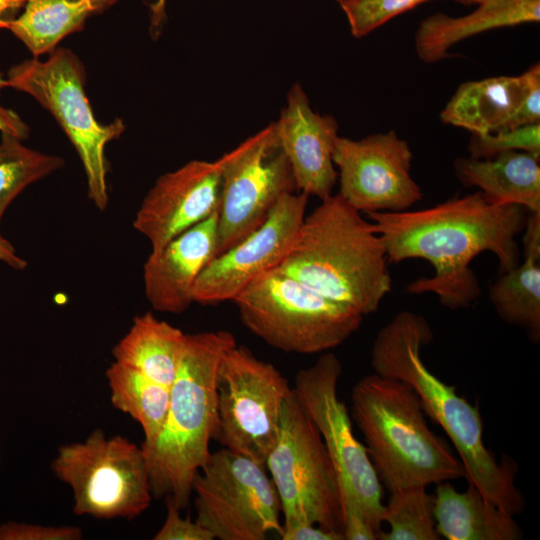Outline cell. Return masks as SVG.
<instances>
[{
	"label": "cell",
	"mask_w": 540,
	"mask_h": 540,
	"mask_svg": "<svg viewBox=\"0 0 540 540\" xmlns=\"http://www.w3.org/2000/svg\"><path fill=\"white\" fill-rule=\"evenodd\" d=\"M118 0H24L8 30L34 56L50 53L66 36L83 29L86 20Z\"/></svg>",
	"instance_id": "obj_24"
},
{
	"label": "cell",
	"mask_w": 540,
	"mask_h": 540,
	"mask_svg": "<svg viewBox=\"0 0 540 540\" xmlns=\"http://www.w3.org/2000/svg\"><path fill=\"white\" fill-rule=\"evenodd\" d=\"M527 88L524 97L504 130L539 123L540 120V66L535 63L526 71Z\"/></svg>",
	"instance_id": "obj_33"
},
{
	"label": "cell",
	"mask_w": 540,
	"mask_h": 540,
	"mask_svg": "<svg viewBox=\"0 0 540 540\" xmlns=\"http://www.w3.org/2000/svg\"><path fill=\"white\" fill-rule=\"evenodd\" d=\"M63 165L59 156L26 147L22 140L1 133L0 142V221L10 203L30 184Z\"/></svg>",
	"instance_id": "obj_27"
},
{
	"label": "cell",
	"mask_w": 540,
	"mask_h": 540,
	"mask_svg": "<svg viewBox=\"0 0 540 540\" xmlns=\"http://www.w3.org/2000/svg\"><path fill=\"white\" fill-rule=\"evenodd\" d=\"M432 512L436 532L447 540L523 538L514 515L488 501L472 484L463 492L449 481L437 484L432 496Z\"/></svg>",
	"instance_id": "obj_20"
},
{
	"label": "cell",
	"mask_w": 540,
	"mask_h": 540,
	"mask_svg": "<svg viewBox=\"0 0 540 540\" xmlns=\"http://www.w3.org/2000/svg\"><path fill=\"white\" fill-rule=\"evenodd\" d=\"M387 262L374 224L337 193L305 216L275 269L365 316L391 291Z\"/></svg>",
	"instance_id": "obj_3"
},
{
	"label": "cell",
	"mask_w": 540,
	"mask_h": 540,
	"mask_svg": "<svg viewBox=\"0 0 540 540\" xmlns=\"http://www.w3.org/2000/svg\"><path fill=\"white\" fill-rule=\"evenodd\" d=\"M219 160L222 191L216 256L257 230L283 196L297 192L273 122Z\"/></svg>",
	"instance_id": "obj_13"
},
{
	"label": "cell",
	"mask_w": 540,
	"mask_h": 540,
	"mask_svg": "<svg viewBox=\"0 0 540 540\" xmlns=\"http://www.w3.org/2000/svg\"><path fill=\"white\" fill-rule=\"evenodd\" d=\"M341 373L338 357L326 351L313 365L297 372L293 390L325 445L338 479L341 506L358 509L380 536L382 485L338 395Z\"/></svg>",
	"instance_id": "obj_12"
},
{
	"label": "cell",
	"mask_w": 540,
	"mask_h": 540,
	"mask_svg": "<svg viewBox=\"0 0 540 540\" xmlns=\"http://www.w3.org/2000/svg\"><path fill=\"white\" fill-rule=\"evenodd\" d=\"M382 522L389 526L379 540H439L432 512V495L426 487H410L390 492L384 504Z\"/></svg>",
	"instance_id": "obj_28"
},
{
	"label": "cell",
	"mask_w": 540,
	"mask_h": 540,
	"mask_svg": "<svg viewBox=\"0 0 540 540\" xmlns=\"http://www.w3.org/2000/svg\"><path fill=\"white\" fill-rule=\"evenodd\" d=\"M24 0H0V29H7L10 23L18 16Z\"/></svg>",
	"instance_id": "obj_39"
},
{
	"label": "cell",
	"mask_w": 540,
	"mask_h": 540,
	"mask_svg": "<svg viewBox=\"0 0 540 540\" xmlns=\"http://www.w3.org/2000/svg\"><path fill=\"white\" fill-rule=\"evenodd\" d=\"M428 0H345L339 3L351 34L361 38L395 16Z\"/></svg>",
	"instance_id": "obj_29"
},
{
	"label": "cell",
	"mask_w": 540,
	"mask_h": 540,
	"mask_svg": "<svg viewBox=\"0 0 540 540\" xmlns=\"http://www.w3.org/2000/svg\"><path fill=\"white\" fill-rule=\"evenodd\" d=\"M0 260L16 270L27 266L26 260L19 257L13 245L0 234Z\"/></svg>",
	"instance_id": "obj_38"
},
{
	"label": "cell",
	"mask_w": 540,
	"mask_h": 540,
	"mask_svg": "<svg viewBox=\"0 0 540 540\" xmlns=\"http://www.w3.org/2000/svg\"><path fill=\"white\" fill-rule=\"evenodd\" d=\"M454 167L463 184L479 188L490 201L540 211L539 157L507 151L484 159L459 158Z\"/></svg>",
	"instance_id": "obj_21"
},
{
	"label": "cell",
	"mask_w": 540,
	"mask_h": 540,
	"mask_svg": "<svg viewBox=\"0 0 540 540\" xmlns=\"http://www.w3.org/2000/svg\"><path fill=\"white\" fill-rule=\"evenodd\" d=\"M282 540H344L341 533L313 523H297L282 527Z\"/></svg>",
	"instance_id": "obj_35"
},
{
	"label": "cell",
	"mask_w": 540,
	"mask_h": 540,
	"mask_svg": "<svg viewBox=\"0 0 540 540\" xmlns=\"http://www.w3.org/2000/svg\"><path fill=\"white\" fill-rule=\"evenodd\" d=\"M187 334L151 312L133 319L112 350L116 362L141 372L169 389L176 378Z\"/></svg>",
	"instance_id": "obj_23"
},
{
	"label": "cell",
	"mask_w": 540,
	"mask_h": 540,
	"mask_svg": "<svg viewBox=\"0 0 540 540\" xmlns=\"http://www.w3.org/2000/svg\"><path fill=\"white\" fill-rule=\"evenodd\" d=\"M51 468L71 488L76 515L132 520L153 498L142 447L120 435L106 437L101 429L60 446Z\"/></svg>",
	"instance_id": "obj_8"
},
{
	"label": "cell",
	"mask_w": 540,
	"mask_h": 540,
	"mask_svg": "<svg viewBox=\"0 0 540 540\" xmlns=\"http://www.w3.org/2000/svg\"><path fill=\"white\" fill-rule=\"evenodd\" d=\"M526 88L525 72L518 76H494L462 83L440 113V119L472 134L504 130L517 111Z\"/></svg>",
	"instance_id": "obj_22"
},
{
	"label": "cell",
	"mask_w": 540,
	"mask_h": 540,
	"mask_svg": "<svg viewBox=\"0 0 540 540\" xmlns=\"http://www.w3.org/2000/svg\"><path fill=\"white\" fill-rule=\"evenodd\" d=\"M525 210L494 203L476 191L421 210L367 216L383 241L388 262L420 258L433 266L432 277L411 282L407 291L433 293L442 305L455 310L470 307L481 295L470 268L476 256L493 253L501 273L520 263L516 237L524 229Z\"/></svg>",
	"instance_id": "obj_1"
},
{
	"label": "cell",
	"mask_w": 540,
	"mask_h": 540,
	"mask_svg": "<svg viewBox=\"0 0 540 540\" xmlns=\"http://www.w3.org/2000/svg\"><path fill=\"white\" fill-rule=\"evenodd\" d=\"M167 514L154 540H213L212 534L196 521L184 518L180 509L166 501Z\"/></svg>",
	"instance_id": "obj_32"
},
{
	"label": "cell",
	"mask_w": 540,
	"mask_h": 540,
	"mask_svg": "<svg viewBox=\"0 0 540 540\" xmlns=\"http://www.w3.org/2000/svg\"><path fill=\"white\" fill-rule=\"evenodd\" d=\"M195 521L219 540L280 535L282 511L265 464L227 448L211 452L192 483Z\"/></svg>",
	"instance_id": "obj_10"
},
{
	"label": "cell",
	"mask_w": 540,
	"mask_h": 540,
	"mask_svg": "<svg viewBox=\"0 0 540 540\" xmlns=\"http://www.w3.org/2000/svg\"><path fill=\"white\" fill-rule=\"evenodd\" d=\"M167 0H154L150 4L151 29L158 33L165 19V8Z\"/></svg>",
	"instance_id": "obj_40"
},
{
	"label": "cell",
	"mask_w": 540,
	"mask_h": 540,
	"mask_svg": "<svg viewBox=\"0 0 540 540\" xmlns=\"http://www.w3.org/2000/svg\"><path fill=\"white\" fill-rule=\"evenodd\" d=\"M106 378L113 406L142 427L144 441L141 446L151 445L166 420L170 389L116 361L106 370Z\"/></svg>",
	"instance_id": "obj_25"
},
{
	"label": "cell",
	"mask_w": 540,
	"mask_h": 540,
	"mask_svg": "<svg viewBox=\"0 0 540 540\" xmlns=\"http://www.w3.org/2000/svg\"><path fill=\"white\" fill-rule=\"evenodd\" d=\"M308 195L283 196L266 221L202 270L193 301L204 305L232 301L260 274L275 269L290 249L305 218Z\"/></svg>",
	"instance_id": "obj_15"
},
{
	"label": "cell",
	"mask_w": 540,
	"mask_h": 540,
	"mask_svg": "<svg viewBox=\"0 0 540 540\" xmlns=\"http://www.w3.org/2000/svg\"><path fill=\"white\" fill-rule=\"evenodd\" d=\"M271 363L237 343L222 355L216 372L217 424L213 439L222 447L265 464L292 393Z\"/></svg>",
	"instance_id": "obj_11"
},
{
	"label": "cell",
	"mask_w": 540,
	"mask_h": 540,
	"mask_svg": "<svg viewBox=\"0 0 540 540\" xmlns=\"http://www.w3.org/2000/svg\"><path fill=\"white\" fill-rule=\"evenodd\" d=\"M82 531L74 526H42L7 522L0 525V540H79Z\"/></svg>",
	"instance_id": "obj_31"
},
{
	"label": "cell",
	"mask_w": 540,
	"mask_h": 540,
	"mask_svg": "<svg viewBox=\"0 0 540 540\" xmlns=\"http://www.w3.org/2000/svg\"><path fill=\"white\" fill-rule=\"evenodd\" d=\"M433 339L427 320L401 311L376 334L371 348L375 373L400 380L416 393L426 416L446 433L465 471V478L490 502L517 515L524 498L515 484L517 464L508 456L500 460L485 446L483 421L477 406L433 374L421 358V349Z\"/></svg>",
	"instance_id": "obj_2"
},
{
	"label": "cell",
	"mask_w": 540,
	"mask_h": 540,
	"mask_svg": "<svg viewBox=\"0 0 540 540\" xmlns=\"http://www.w3.org/2000/svg\"><path fill=\"white\" fill-rule=\"evenodd\" d=\"M413 154L395 131L362 139H336L333 162L339 179L338 194L359 212H399L422 199L411 177Z\"/></svg>",
	"instance_id": "obj_14"
},
{
	"label": "cell",
	"mask_w": 540,
	"mask_h": 540,
	"mask_svg": "<svg viewBox=\"0 0 540 540\" xmlns=\"http://www.w3.org/2000/svg\"><path fill=\"white\" fill-rule=\"evenodd\" d=\"M336 1H337V3L339 4V3H341V2H343V1H345V0H336Z\"/></svg>",
	"instance_id": "obj_43"
},
{
	"label": "cell",
	"mask_w": 540,
	"mask_h": 540,
	"mask_svg": "<svg viewBox=\"0 0 540 540\" xmlns=\"http://www.w3.org/2000/svg\"><path fill=\"white\" fill-rule=\"evenodd\" d=\"M539 262L540 258L524 255V261L502 272L489 291V299L499 317L524 329L534 343L540 339Z\"/></svg>",
	"instance_id": "obj_26"
},
{
	"label": "cell",
	"mask_w": 540,
	"mask_h": 540,
	"mask_svg": "<svg viewBox=\"0 0 540 540\" xmlns=\"http://www.w3.org/2000/svg\"><path fill=\"white\" fill-rule=\"evenodd\" d=\"M342 527L344 540H377L379 532L356 508L342 507Z\"/></svg>",
	"instance_id": "obj_34"
},
{
	"label": "cell",
	"mask_w": 540,
	"mask_h": 540,
	"mask_svg": "<svg viewBox=\"0 0 540 540\" xmlns=\"http://www.w3.org/2000/svg\"><path fill=\"white\" fill-rule=\"evenodd\" d=\"M471 158H490L507 151H524L540 157V123L487 134H472Z\"/></svg>",
	"instance_id": "obj_30"
},
{
	"label": "cell",
	"mask_w": 540,
	"mask_h": 540,
	"mask_svg": "<svg viewBox=\"0 0 540 540\" xmlns=\"http://www.w3.org/2000/svg\"><path fill=\"white\" fill-rule=\"evenodd\" d=\"M232 301L248 330L289 353L329 351L356 332L364 318L277 269L257 276Z\"/></svg>",
	"instance_id": "obj_6"
},
{
	"label": "cell",
	"mask_w": 540,
	"mask_h": 540,
	"mask_svg": "<svg viewBox=\"0 0 540 540\" xmlns=\"http://www.w3.org/2000/svg\"><path fill=\"white\" fill-rule=\"evenodd\" d=\"M265 465L279 496L282 527L313 523L343 535L336 472L294 390L284 403L278 436Z\"/></svg>",
	"instance_id": "obj_9"
},
{
	"label": "cell",
	"mask_w": 540,
	"mask_h": 540,
	"mask_svg": "<svg viewBox=\"0 0 540 540\" xmlns=\"http://www.w3.org/2000/svg\"><path fill=\"white\" fill-rule=\"evenodd\" d=\"M219 211L151 252L143 267L146 298L160 312L179 314L194 301L196 279L216 256Z\"/></svg>",
	"instance_id": "obj_18"
},
{
	"label": "cell",
	"mask_w": 540,
	"mask_h": 540,
	"mask_svg": "<svg viewBox=\"0 0 540 540\" xmlns=\"http://www.w3.org/2000/svg\"><path fill=\"white\" fill-rule=\"evenodd\" d=\"M517 1H523V0H484L483 3L504 4V3H511V2H517Z\"/></svg>",
	"instance_id": "obj_41"
},
{
	"label": "cell",
	"mask_w": 540,
	"mask_h": 540,
	"mask_svg": "<svg viewBox=\"0 0 540 540\" xmlns=\"http://www.w3.org/2000/svg\"><path fill=\"white\" fill-rule=\"evenodd\" d=\"M236 344L225 330L187 334L163 428L142 447L153 498L188 506L195 475L210 456L217 424L216 372L224 352Z\"/></svg>",
	"instance_id": "obj_4"
},
{
	"label": "cell",
	"mask_w": 540,
	"mask_h": 540,
	"mask_svg": "<svg viewBox=\"0 0 540 540\" xmlns=\"http://www.w3.org/2000/svg\"><path fill=\"white\" fill-rule=\"evenodd\" d=\"M523 231L524 255L540 258V211L529 212Z\"/></svg>",
	"instance_id": "obj_37"
},
{
	"label": "cell",
	"mask_w": 540,
	"mask_h": 540,
	"mask_svg": "<svg viewBox=\"0 0 540 540\" xmlns=\"http://www.w3.org/2000/svg\"><path fill=\"white\" fill-rule=\"evenodd\" d=\"M540 20V0L504 4H479L464 16L435 13L423 19L414 36L415 51L424 63H435L449 56L457 43L493 29L513 27Z\"/></svg>",
	"instance_id": "obj_19"
},
{
	"label": "cell",
	"mask_w": 540,
	"mask_h": 540,
	"mask_svg": "<svg viewBox=\"0 0 540 540\" xmlns=\"http://www.w3.org/2000/svg\"><path fill=\"white\" fill-rule=\"evenodd\" d=\"M273 123L297 191L320 200L332 195L338 179L333 162L339 136L336 119L315 112L303 87L294 83L287 93L286 105Z\"/></svg>",
	"instance_id": "obj_17"
},
{
	"label": "cell",
	"mask_w": 540,
	"mask_h": 540,
	"mask_svg": "<svg viewBox=\"0 0 540 540\" xmlns=\"http://www.w3.org/2000/svg\"><path fill=\"white\" fill-rule=\"evenodd\" d=\"M352 418L376 473L389 492L465 477L460 460L428 426L414 390L377 373L351 392Z\"/></svg>",
	"instance_id": "obj_5"
},
{
	"label": "cell",
	"mask_w": 540,
	"mask_h": 540,
	"mask_svg": "<svg viewBox=\"0 0 540 540\" xmlns=\"http://www.w3.org/2000/svg\"><path fill=\"white\" fill-rule=\"evenodd\" d=\"M8 86L7 79L0 75V92ZM29 126L21 117L11 109L5 108L0 103V132L13 135L20 140H25L29 135Z\"/></svg>",
	"instance_id": "obj_36"
},
{
	"label": "cell",
	"mask_w": 540,
	"mask_h": 540,
	"mask_svg": "<svg viewBox=\"0 0 540 540\" xmlns=\"http://www.w3.org/2000/svg\"><path fill=\"white\" fill-rule=\"evenodd\" d=\"M459 1L467 2V3H476L478 5L484 2V0H459Z\"/></svg>",
	"instance_id": "obj_42"
},
{
	"label": "cell",
	"mask_w": 540,
	"mask_h": 540,
	"mask_svg": "<svg viewBox=\"0 0 540 540\" xmlns=\"http://www.w3.org/2000/svg\"><path fill=\"white\" fill-rule=\"evenodd\" d=\"M8 86L31 95L57 120L75 147L87 179L88 196L103 210L108 205L105 147L125 130L122 119L98 122L85 92V69L69 49L57 48L44 60L12 66Z\"/></svg>",
	"instance_id": "obj_7"
},
{
	"label": "cell",
	"mask_w": 540,
	"mask_h": 540,
	"mask_svg": "<svg viewBox=\"0 0 540 540\" xmlns=\"http://www.w3.org/2000/svg\"><path fill=\"white\" fill-rule=\"evenodd\" d=\"M222 171L215 161L192 160L161 175L144 197L133 227L150 243L151 252L219 211Z\"/></svg>",
	"instance_id": "obj_16"
}]
</instances>
